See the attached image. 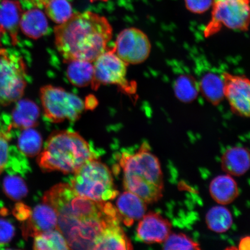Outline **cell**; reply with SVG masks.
<instances>
[{
  "mask_svg": "<svg viewBox=\"0 0 250 250\" xmlns=\"http://www.w3.org/2000/svg\"><path fill=\"white\" fill-rule=\"evenodd\" d=\"M58 215L57 229L73 250H93L106 228L121 223L116 208L107 202H95L78 195L70 184L60 183L43 195Z\"/></svg>",
  "mask_w": 250,
  "mask_h": 250,
  "instance_id": "cell-1",
  "label": "cell"
},
{
  "mask_svg": "<svg viewBox=\"0 0 250 250\" xmlns=\"http://www.w3.org/2000/svg\"><path fill=\"white\" fill-rule=\"evenodd\" d=\"M56 48L65 62H93L103 53L112 37L107 19L91 11L73 14L54 29Z\"/></svg>",
  "mask_w": 250,
  "mask_h": 250,
  "instance_id": "cell-2",
  "label": "cell"
},
{
  "mask_svg": "<svg viewBox=\"0 0 250 250\" xmlns=\"http://www.w3.org/2000/svg\"><path fill=\"white\" fill-rule=\"evenodd\" d=\"M118 162L125 189L139 196L146 204L162 198L164 184L161 165L148 143H143L136 151L124 150L118 155Z\"/></svg>",
  "mask_w": 250,
  "mask_h": 250,
  "instance_id": "cell-3",
  "label": "cell"
},
{
  "mask_svg": "<svg viewBox=\"0 0 250 250\" xmlns=\"http://www.w3.org/2000/svg\"><path fill=\"white\" fill-rule=\"evenodd\" d=\"M97 157L96 152L80 134L62 130L55 132L48 137L37 162L43 171H59L69 174Z\"/></svg>",
  "mask_w": 250,
  "mask_h": 250,
  "instance_id": "cell-4",
  "label": "cell"
},
{
  "mask_svg": "<svg viewBox=\"0 0 250 250\" xmlns=\"http://www.w3.org/2000/svg\"><path fill=\"white\" fill-rule=\"evenodd\" d=\"M78 195L95 202H107L119 194L107 165L93 159L74 172L70 184Z\"/></svg>",
  "mask_w": 250,
  "mask_h": 250,
  "instance_id": "cell-5",
  "label": "cell"
},
{
  "mask_svg": "<svg viewBox=\"0 0 250 250\" xmlns=\"http://www.w3.org/2000/svg\"><path fill=\"white\" fill-rule=\"evenodd\" d=\"M26 66L23 59L0 48V105L7 106L23 96L26 86Z\"/></svg>",
  "mask_w": 250,
  "mask_h": 250,
  "instance_id": "cell-6",
  "label": "cell"
},
{
  "mask_svg": "<svg viewBox=\"0 0 250 250\" xmlns=\"http://www.w3.org/2000/svg\"><path fill=\"white\" fill-rule=\"evenodd\" d=\"M40 94L43 113L52 123L76 121L85 108L82 99L61 87L45 85Z\"/></svg>",
  "mask_w": 250,
  "mask_h": 250,
  "instance_id": "cell-7",
  "label": "cell"
},
{
  "mask_svg": "<svg viewBox=\"0 0 250 250\" xmlns=\"http://www.w3.org/2000/svg\"><path fill=\"white\" fill-rule=\"evenodd\" d=\"M250 3L242 0H218L212 5L211 20L206 26V37L214 35L225 27L246 31L250 25Z\"/></svg>",
  "mask_w": 250,
  "mask_h": 250,
  "instance_id": "cell-8",
  "label": "cell"
},
{
  "mask_svg": "<svg viewBox=\"0 0 250 250\" xmlns=\"http://www.w3.org/2000/svg\"><path fill=\"white\" fill-rule=\"evenodd\" d=\"M112 49L118 57L128 65L139 64L148 58L151 52V43L143 31L130 27L118 34Z\"/></svg>",
  "mask_w": 250,
  "mask_h": 250,
  "instance_id": "cell-9",
  "label": "cell"
},
{
  "mask_svg": "<svg viewBox=\"0 0 250 250\" xmlns=\"http://www.w3.org/2000/svg\"><path fill=\"white\" fill-rule=\"evenodd\" d=\"M94 76L92 86L98 88L101 85H117L129 89L127 76L128 64L118 57L114 49L106 51L93 62Z\"/></svg>",
  "mask_w": 250,
  "mask_h": 250,
  "instance_id": "cell-10",
  "label": "cell"
},
{
  "mask_svg": "<svg viewBox=\"0 0 250 250\" xmlns=\"http://www.w3.org/2000/svg\"><path fill=\"white\" fill-rule=\"evenodd\" d=\"M224 98L231 111L238 116L250 118V80L248 77L224 72Z\"/></svg>",
  "mask_w": 250,
  "mask_h": 250,
  "instance_id": "cell-11",
  "label": "cell"
},
{
  "mask_svg": "<svg viewBox=\"0 0 250 250\" xmlns=\"http://www.w3.org/2000/svg\"><path fill=\"white\" fill-rule=\"evenodd\" d=\"M137 226L136 237L146 244L164 243L171 233L170 222L158 212L144 215Z\"/></svg>",
  "mask_w": 250,
  "mask_h": 250,
  "instance_id": "cell-12",
  "label": "cell"
},
{
  "mask_svg": "<svg viewBox=\"0 0 250 250\" xmlns=\"http://www.w3.org/2000/svg\"><path fill=\"white\" fill-rule=\"evenodd\" d=\"M58 215L51 205L43 202L36 206L31 215L23 222L21 231L25 238L34 237L41 233L56 229Z\"/></svg>",
  "mask_w": 250,
  "mask_h": 250,
  "instance_id": "cell-13",
  "label": "cell"
},
{
  "mask_svg": "<svg viewBox=\"0 0 250 250\" xmlns=\"http://www.w3.org/2000/svg\"><path fill=\"white\" fill-rule=\"evenodd\" d=\"M9 130H0V174L4 170L9 174H24L27 171V161L19 149L9 146Z\"/></svg>",
  "mask_w": 250,
  "mask_h": 250,
  "instance_id": "cell-14",
  "label": "cell"
},
{
  "mask_svg": "<svg viewBox=\"0 0 250 250\" xmlns=\"http://www.w3.org/2000/svg\"><path fill=\"white\" fill-rule=\"evenodd\" d=\"M23 9L17 0H0V30L10 37L12 44L18 42V31Z\"/></svg>",
  "mask_w": 250,
  "mask_h": 250,
  "instance_id": "cell-15",
  "label": "cell"
},
{
  "mask_svg": "<svg viewBox=\"0 0 250 250\" xmlns=\"http://www.w3.org/2000/svg\"><path fill=\"white\" fill-rule=\"evenodd\" d=\"M116 208L121 221L126 227H131L134 222L143 218L147 208L142 198L126 190L118 197Z\"/></svg>",
  "mask_w": 250,
  "mask_h": 250,
  "instance_id": "cell-16",
  "label": "cell"
},
{
  "mask_svg": "<svg viewBox=\"0 0 250 250\" xmlns=\"http://www.w3.org/2000/svg\"><path fill=\"white\" fill-rule=\"evenodd\" d=\"M221 167L230 176H243L250 168V151L243 146L228 149L221 158Z\"/></svg>",
  "mask_w": 250,
  "mask_h": 250,
  "instance_id": "cell-17",
  "label": "cell"
},
{
  "mask_svg": "<svg viewBox=\"0 0 250 250\" xmlns=\"http://www.w3.org/2000/svg\"><path fill=\"white\" fill-rule=\"evenodd\" d=\"M12 114V124L9 128L24 130L33 128L38 124L40 109L30 100H19Z\"/></svg>",
  "mask_w": 250,
  "mask_h": 250,
  "instance_id": "cell-18",
  "label": "cell"
},
{
  "mask_svg": "<svg viewBox=\"0 0 250 250\" xmlns=\"http://www.w3.org/2000/svg\"><path fill=\"white\" fill-rule=\"evenodd\" d=\"M209 192L212 199L222 205L230 204L239 195L236 181L228 174L215 177L210 184Z\"/></svg>",
  "mask_w": 250,
  "mask_h": 250,
  "instance_id": "cell-19",
  "label": "cell"
},
{
  "mask_svg": "<svg viewBox=\"0 0 250 250\" xmlns=\"http://www.w3.org/2000/svg\"><path fill=\"white\" fill-rule=\"evenodd\" d=\"M133 249L132 244L120 224L106 228L96 240L93 250H124Z\"/></svg>",
  "mask_w": 250,
  "mask_h": 250,
  "instance_id": "cell-20",
  "label": "cell"
},
{
  "mask_svg": "<svg viewBox=\"0 0 250 250\" xmlns=\"http://www.w3.org/2000/svg\"><path fill=\"white\" fill-rule=\"evenodd\" d=\"M20 28L27 37L37 40L44 36L48 30V21L44 13L34 8L23 12Z\"/></svg>",
  "mask_w": 250,
  "mask_h": 250,
  "instance_id": "cell-21",
  "label": "cell"
},
{
  "mask_svg": "<svg viewBox=\"0 0 250 250\" xmlns=\"http://www.w3.org/2000/svg\"><path fill=\"white\" fill-rule=\"evenodd\" d=\"M199 87V92L212 105L220 104L225 98L221 76L211 73L206 74L200 81Z\"/></svg>",
  "mask_w": 250,
  "mask_h": 250,
  "instance_id": "cell-22",
  "label": "cell"
},
{
  "mask_svg": "<svg viewBox=\"0 0 250 250\" xmlns=\"http://www.w3.org/2000/svg\"><path fill=\"white\" fill-rule=\"evenodd\" d=\"M68 63L67 77L71 84L80 87L92 85L94 76L93 62L76 61Z\"/></svg>",
  "mask_w": 250,
  "mask_h": 250,
  "instance_id": "cell-23",
  "label": "cell"
},
{
  "mask_svg": "<svg viewBox=\"0 0 250 250\" xmlns=\"http://www.w3.org/2000/svg\"><path fill=\"white\" fill-rule=\"evenodd\" d=\"M206 223L208 229L218 233L227 232L233 224V217L226 207L216 206L208 210L206 215Z\"/></svg>",
  "mask_w": 250,
  "mask_h": 250,
  "instance_id": "cell-24",
  "label": "cell"
},
{
  "mask_svg": "<svg viewBox=\"0 0 250 250\" xmlns=\"http://www.w3.org/2000/svg\"><path fill=\"white\" fill-rule=\"evenodd\" d=\"M33 249L65 250L70 249L66 240L57 228L37 234L34 237Z\"/></svg>",
  "mask_w": 250,
  "mask_h": 250,
  "instance_id": "cell-25",
  "label": "cell"
},
{
  "mask_svg": "<svg viewBox=\"0 0 250 250\" xmlns=\"http://www.w3.org/2000/svg\"><path fill=\"white\" fill-rule=\"evenodd\" d=\"M18 146L19 150L25 156L29 158L35 157L42 151V137L33 128L24 129L19 136Z\"/></svg>",
  "mask_w": 250,
  "mask_h": 250,
  "instance_id": "cell-26",
  "label": "cell"
},
{
  "mask_svg": "<svg viewBox=\"0 0 250 250\" xmlns=\"http://www.w3.org/2000/svg\"><path fill=\"white\" fill-rule=\"evenodd\" d=\"M174 90L176 98L183 103L192 102L199 92V83L189 75H182L175 81Z\"/></svg>",
  "mask_w": 250,
  "mask_h": 250,
  "instance_id": "cell-27",
  "label": "cell"
},
{
  "mask_svg": "<svg viewBox=\"0 0 250 250\" xmlns=\"http://www.w3.org/2000/svg\"><path fill=\"white\" fill-rule=\"evenodd\" d=\"M44 8L48 17L58 24L64 23L73 15V8L68 0H49Z\"/></svg>",
  "mask_w": 250,
  "mask_h": 250,
  "instance_id": "cell-28",
  "label": "cell"
},
{
  "mask_svg": "<svg viewBox=\"0 0 250 250\" xmlns=\"http://www.w3.org/2000/svg\"><path fill=\"white\" fill-rule=\"evenodd\" d=\"M5 195L14 201H20L27 195L28 189L24 181L20 176L9 174L3 181Z\"/></svg>",
  "mask_w": 250,
  "mask_h": 250,
  "instance_id": "cell-29",
  "label": "cell"
},
{
  "mask_svg": "<svg viewBox=\"0 0 250 250\" xmlns=\"http://www.w3.org/2000/svg\"><path fill=\"white\" fill-rule=\"evenodd\" d=\"M166 250H199L201 246L187 234L183 233H171L164 243Z\"/></svg>",
  "mask_w": 250,
  "mask_h": 250,
  "instance_id": "cell-30",
  "label": "cell"
},
{
  "mask_svg": "<svg viewBox=\"0 0 250 250\" xmlns=\"http://www.w3.org/2000/svg\"><path fill=\"white\" fill-rule=\"evenodd\" d=\"M188 10L193 14H202L214 4V0H184Z\"/></svg>",
  "mask_w": 250,
  "mask_h": 250,
  "instance_id": "cell-31",
  "label": "cell"
},
{
  "mask_svg": "<svg viewBox=\"0 0 250 250\" xmlns=\"http://www.w3.org/2000/svg\"><path fill=\"white\" fill-rule=\"evenodd\" d=\"M15 229L10 222L0 219V247L5 246L15 236Z\"/></svg>",
  "mask_w": 250,
  "mask_h": 250,
  "instance_id": "cell-32",
  "label": "cell"
},
{
  "mask_svg": "<svg viewBox=\"0 0 250 250\" xmlns=\"http://www.w3.org/2000/svg\"><path fill=\"white\" fill-rule=\"evenodd\" d=\"M31 212H32V210L29 206L23 204V203H19L15 205L13 213L14 216L18 220L24 222L30 217Z\"/></svg>",
  "mask_w": 250,
  "mask_h": 250,
  "instance_id": "cell-33",
  "label": "cell"
},
{
  "mask_svg": "<svg viewBox=\"0 0 250 250\" xmlns=\"http://www.w3.org/2000/svg\"><path fill=\"white\" fill-rule=\"evenodd\" d=\"M49 0H21L25 4L30 7L42 8H44Z\"/></svg>",
  "mask_w": 250,
  "mask_h": 250,
  "instance_id": "cell-34",
  "label": "cell"
},
{
  "mask_svg": "<svg viewBox=\"0 0 250 250\" xmlns=\"http://www.w3.org/2000/svg\"><path fill=\"white\" fill-rule=\"evenodd\" d=\"M239 249L241 250H250V236H245L240 240Z\"/></svg>",
  "mask_w": 250,
  "mask_h": 250,
  "instance_id": "cell-35",
  "label": "cell"
},
{
  "mask_svg": "<svg viewBox=\"0 0 250 250\" xmlns=\"http://www.w3.org/2000/svg\"><path fill=\"white\" fill-rule=\"evenodd\" d=\"M96 1H107V0H90V2H95Z\"/></svg>",
  "mask_w": 250,
  "mask_h": 250,
  "instance_id": "cell-36",
  "label": "cell"
},
{
  "mask_svg": "<svg viewBox=\"0 0 250 250\" xmlns=\"http://www.w3.org/2000/svg\"><path fill=\"white\" fill-rule=\"evenodd\" d=\"M2 34H3L1 30H0V45H1V37H2Z\"/></svg>",
  "mask_w": 250,
  "mask_h": 250,
  "instance_id": "cell-37",
  "label": "cell"
},
{
  "mask_svg": "<svg viewBox=\"0 0 250 250\" xmlns=\"http://www.w3.org/2000/svg\"><path fill=\"white\" fill-rule=\"evenodd\" d=\"M218 1V0H214V1ZM242 1L250 3V0H242Z\"/></svg>",
  "mask_w": 250,
  "mask_h": 250,
  "instance_id": "cell-38",
  "label": "cell"
}]
</instances>
